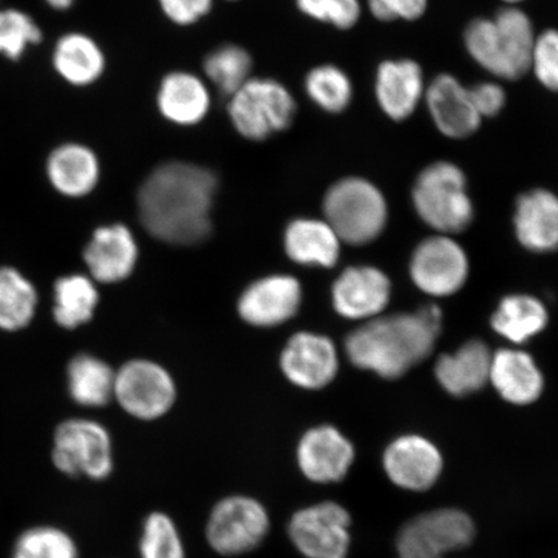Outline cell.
<instances>
[{
	"label": "cell",
	"mask_w": 558,
	"mask_h": 558,
	"mask_svg": "<svg viewBox=\"0 0 558 558\" xmlns=\"http://www.w3.org/2000/svg\"><path fill=\"white\" fill-rule=\"evenodd\" d=\"M302 299V284L295 277L268 276L257 279L243 291L239 300V313L248 325L275 327L295 316Z\"/></svg>",
	"instance_id": "cell-16"
},
{
	"label": "cell",
	"mask_w": 558,
	"mask_h": 558,
	"mask_svg": "<svg viewBox=\"0 0 558 558\" xmlns=\"http://www.w3.org/2000/svg\"><path fill=\"white\" fill-rule=\"evenodd\" d=\"M441 330L442 312L435 304L379 316L348 335L347 357L355 367L383 379H399L429 357Z\"/></svg>",
	"instance_id": "cell-2"
},
{
	"label": "cell",
	"mask_w": 558,
	"mask_h": 558,
	"mask_svg": "<svg viewBox=\"0 0 558 558\" xmlns=\"http://www.w3.org/2000/svg\"><path fill=\"white\" fill-rule=\"evenodd\" d=\"M211 104L206 82L194 73L177 70L166 74L159 83L158 111L173 124L183 128L199 124L208 116Z\"/></svg>",
	"instance_id": "cell-23"
},
{
	"label": "cell",
	"mask_w": 558,
	"mask_h": 558,
	"mask_svg": "<svg viewBox=\"0 0 558 558\" xmlns=\"http://www.w3.org/2000/svg\"><path fill=\"white\" fill-rule=\"evenodd\" d=\"M515 239L534 254H550L558 250V195L536 187L522 193L513 213Z\"/></svg>",
	"instance_id": "cell-20"
},
{
	"label": "cell",
	"mask_w": 558,
	"mask_h": 558,
	"mask_svg": "<svg viewBox=\"0 0 558 558\" xmlns=\"http://www.w3.org/2000/svg\"><path fill=\"white\" fill-rule=\"evenodd\" d=\"M105 54L86 34L70 33L56 45L53 65L70 85H93L105 72Z\"/></svg>",
	"instance_id": "cell-28"
},
{
	"label": "cell",
	"mask_w": 558,
	"mask_h": 558,
	"mask_svg": "<svg viewBox=\"0 0 558 558\" xmlns=\"http://www.w3.org/2000/svg\"><path fill=\"white\" fill-rule=\"evenodd\" d=\"M291 90L271 78H251L229 96L228 114L239 134L251 142H264L291 128L296 117Z\"/></svg>",
	"instance_id": "cell-6"
},
{
	"label": "cell",
	"mask_w": 558,
	"mask_h": 558,
	"mask_svg": "<svg viewBox=\"0 0 558 558\" xmlns=\"http://www.w3.org/2000/svg\"><path fill=\"white\" fill-rule=\"evenodd\" d=\"M332 305L347 319L369 320L381 316L392 298L389 277L373 265H354L341 271L332 284Z\"/></svg>",
	"instance_id": "cell-14"
},
{
	"label": "cell",
	"mask_w": 558,
	"mask_h": 558,
	"mask_svg": "<svg viewBox=\"0 0 558 558\" xmlns=\"http://www.w3.org/2000/svg\"><path fill=\"white\" fill-rule=\"evenodd\" d=\"M530 72L542 86L558 93V31L547 29L536 35Z\"/></svg>",
	"instance_id": "cell-38"
},
{
	"label": "cell",
	"mask_w": 558,
	"mask_h": 558,
	"mask_svg": "<svg viewBox=\"0 0 558 558\" xmlns=\"http://www.w3.org/2000/svg\"><path fill=\"white\" fill-rule=\"evenodd\" d=\"M341 241L326 220L296 219L284 232L286 254L305 267L332 268L340 257Z\"/></svg>",
	"instance_id": "cell-26"
},
{
	"label": "cell",
	"mask_w": 558,
	"mask_h": 558,
	"mask_svg": "<svg viewBox=\"0 0 558 558\" xmlns=\"http://www.w3.org/2000/svg\"><path fill=\"white\" fill-rule=\"evenodd\" d=\"M427 3L428 0H367L368 11L383 23L421 19L427 11Z\"/></svg>",
	"instance_id": "cell-39"
},
{
	"label": "cell",
	"mask_w": 558,
	"mask_h": 558,
	"mask_svg": "<svg viewBox=\"0 0 558 558\" xmlns=\"http://www.w3.org/2000/svg\"><path fill=\"white\" fill-rule=\"evenodd\" d=\"M432 121L446 137L462 140L476 134L483 118L471 99L470 89L451 74L438 75L425 88Z\"/></svg>",
	"instance_id": "cell-18"
},
{
	"label": "cell",
	"mask_w": 558,
	"mask_h": 558,
	"mask_svg": "<svg viewBox=\"0 0 558 558\" xmlns=\"http://www.w3.org/2000/svg\"><path fill=\"white\" fill-rule=\"evenodd\" d=\"M47 178L61 195L86 197L99 183L100 162L86 145L64 144L48 157Z\"/></svg>",
	"instance_id": "cell-25"
},
{
	"label": "cell",
	"mask_w": 558,
	"mask_h": 558,
	"mask_svg": "<svg viewBox=\"0 0 558 558\" xmlns=\"http://www.w3.org/2000/svg\"><path fill=\"white\" fill-rule=\"evenodd\" d=\"M488 383L501 399L518 407L538 401L544 389V376L533 355L518 348L493 353Z\"/></svg>",
	"instance_id": "cell-22"
},
{
	"label": "cell",
	"mask_w": 558,
	"mask_h": 558,
	"mask_svg": "<svg viewBox=\"0 0 558 558\" xmlns=\"http://www.w3.org/2000/svg\"><path fill=\"white\" fill-rule=\"evenodd\" d=\"M41 32L23 11L0 10V53L19 60L26 48L39 44Z\"/></svg>",
	"instance_id": "cell-36"
},
{
	"label": "cell",
	"mask_w": 558,
	"mask_h": 558,
	"mask_svg": "<svg viewBox=\"0 0 558 558\" xmlns=\"http://www.w3.org/2000/svg\"><path fill=\"white\" fill-rule=\"evenodd\" d=\"M12 558H80V553L65 530L35 526L19 536Z\"/></svg>",
	"instance_id": "cell-34"
},
{
	"label": "cell",
	"mask_w": 558,
	"mask_h": 558,
	"mask_svg": "<svg viewBox=\"0 0 558 558\" xmlns=\"http://www.w3.org/2000/svg\"><path fill=\"white\" fill-rule=\"evenodd\" d=\"M375 95L384 114L390 120H408L425 95L421 65L409 59L381 62L376 72Z\"/></svg>",
	"instance_id": "cell-21"
},
{
	"label": "cell",
	"mask_w": 558,
	"mask_h": 558,
	"mask_svg": "<svg viewBox=\"0 0 558 558\" xmlns=\"http://www.w3.org/2000/svg\"><path fill=\"white\" fill-rule=\"evenodd\" d=\"M351 514L333 501L299 509L288 525L289 538L305 558H347Z\"/></svg>",
	"instance_id": "cell-12"
},
{
	"label": "cell",
	"mask_w": 558,
	"mask_h": 558,
	"mask_svg": "<svg viewBox=\"0 0 558 558\" xmlns=\"http://www.w3.org/2000/svg\"><path fill=\"white\" fill-rule=\"evenodd\" d=\"M300 12L319 23L348 31L361 17L360 0H295Z\"/></svg>",
	"instance_id": "cell-37"
},
{
	"label": "cell",
	"mask_w": 558,
	"mask_h": 558,
	"mask_svg": "<svg viewBox=\"0 0 558 558\" xmlns=\"http://www.w3.org/2000/svg\"><path fill=\"white\" fill-rule=\"evenodd\" d=\"M324 214L340 241L352 246L378 240L389 218L387 199L379 187L357 177L341 179L329 187Z\"/></svg>",
	"instance_id": "cell-5"
},
{
	"label": "cell",
	"mask_w": 558,
	"mask_h": 558,
	"mask_svg": "<svg viewBox=\"0 0 558 558\" xmlns=\"http://www.w3.org/2000/svg\"><path fill=\"white\" fill-rule=\"evenodd\" d=\"M493 353L483 340L472 339L436 362V379L453 397L478 392L488 383Z\"/></svg>",
	"instance_id": "cell-24"
},
{
	"label": "cell",
	"mask_w": 558,
	"mask_h": 558,
	"mask_svg": "<svg viewBox=\"0 0 558 558\" xmlns=\"http://www.w3.org/2000/svg\"><path fill=\"white\" fill-rule=\"evenodd\" d=\"M474 539L469 514L453 508L436 509L411 519L397 535L399 558H449Z\"/></svg>",
	"instance_id": "cell-9"
},
{
	"label": "cell",
	"mask_w": 558,
	"mask_h": 558,
	"mask_svg": "<svg viewBox=\"0 0 558 558\" xmlns=\"http://www.w3.org/2000/svg\"><path fill=\"white\" fill-rule=\"evenodd\" d=\"M384 471L396 486L410 492H425L437 483L442 472L441 452L429 439L402 436L384 452Z\"/></svg>",
	"instance_id": "cell-17"
},
{
	"label": "cell",
	"mask_w": 558,
	"mask_h": 558,
	"mask_svg": "<svg viewBox=\"0 0 558 558\" xmlns=\"http://www.w3.org/2000/svg\"><path fill=\"white\" fill-rule=\"evenodd\" d=\"M536 35L526 13L509 5L492 19L473 20L464 32V45L486 72L515 81L530 72Z\"/></svg>",
	"instance_id": "cell-3"
},
{
	"label": "cell",
	"mask_w": 558,
	"mask_h": 558,
	"mask_svg": "<svg viewBox=\"0 0 558 558\" xmlns=\"http://www.w3.org/2000/svg\"><path fill=\"white\" fill-rule=\"evenodd\" d=\"M411 198L418 218L437 234L462 233L474 219L465 173L448 160H438L417 174Z\"/></svg>",
	"instance_id": "cell-4"
},
{
	"label": "cell",
	"mask_w": 558,
	"mask_h": 558,
	"mask_svg": "<svg viewBox=\"0 0 558 558\" xmlns=\"http://www.w3.org/2000/svg\"><path fill=\"white\" fill-rule=\"evenodd\" d=\"M218 179L205 167L172 160L157 167L137 194L140 221L159 241L199 243L211 230Z\"/></svg>",
	"instance_id": "cell-1"
},
{
	"label": "cell",
	"mask_w": 558,
	"mask_h": 558,
	"mask_svg": "<svg viewBox=\"0 0 558 558\" xmlns=\"http://www.w3.org/2000/svg\"><path fill=\"white\" fill-rule=\"evenodd\" d=\"M306 96L327 113L339 114L351 105L353 85L344 70L331 64L318 65L305 76Z\"/></svg>",
	"instance_id": "cell-33"
},
{
	"label": "cell",
	"mask_w": 558,
	"mask_h": 558,
	"mask_svg": "<svg viewBox=\"0 0 558 558\" xmlns=\"http://www.w3.org/2000/svg\"><path fill=\"white\" fill-rule=\"evenodd\" d=\"M99 299L93 278L83 275L60 277L53 286L54 323L62 329H78L94 318Z\"/></svg>",
	"instance_id": "cell-30"
},
{
	"label": "cell",
	"mask_w": 558,
	"mask_h": 558,
	"mask_svg": "<svg viewBox=\"0 0 558 558\" xmlns=\"http://www.w3.org/2000/svg\"><path fill=\"white\" fill-rule=\"evenodd\" d=\"M549 323L547 306L529 294H511L500 300L490 318L495 333L520 345L538 337Z\"/></svg>",
	"instance_id": "cell-27"
},
{
	"label": "cell",
	"mask_w": 558,
	"mask_h": 558,
	"mask_svg": "<svg viewBox=\"0 0 558 558\" xmlns=\"http://www.w3.org/2000/svg\"><path fill=\"white\" fill-rule=\"evenodd\" d=\"M163 15L174 25L191 26L211 12L214 0H158Z\"/></svg>",
	"instance_id": "cell-40"
},
{
	"label": "cell",
	"mask_w": 558,
	"mask_h": 558,
	"mask_svg": "<svg viewBox=\"0 0 558 558\" xmlns=\"http://www.w3.org/2000/svg\"><path fill=\"white\" fill-rule=\"evenodd\" d=\"M281 368L294 386L306 390L323 389L338 375V349L324 335L298 332L282 351Z\"/></svg>",
	"instance_id": "cell-15"
},
{
	"label": "cell",
	"mask_w": 558,
	"mask_h": 558,
	"mask_svg": "<svg viewBox=\"0 0 558 558\" xmlns=\"http://www.w3.org/2000/svg\"><path fill=\"white\" fill-rule=\"evenodd\" d=\"M474 108L481 118L498 116L505 108L507 95L504 87L495 82H481L478 85L469 87Z\"/></svg>",
	"instance_id": "cell-41"
},
{
	"label": "cell",
	"mask_w": 558,
	"mask_h": 558,
	"mask_svg": "<svg viewBox=\"0 0 558 558\" xmlns=\"http://www.w3.org/2000/svg\"><path fill=\"white\" fill-rule=\"evenodd\" d=\"M269 530V513L259 500L247 495H230L209 513L206 541L220 556H241L259 547Z\"/></svg>",
	"instance_id": "cell-8"
},
{
	"label": "cell",
	"mask_w": 558,
	"mask_h": 558,
	"mask_svg": "<svg viewBox=\"0 0 558 558\" xmlns=\"http://www.w3.org/2000/svg\"><path fill=\"white\" fill-rule=\"evenodd\" d=\"M354 446L333 425H317L305 432L296 448V462L313 484L340 483L354 462Z\"/></svg>",
	"instance_id": "cell-13"
},
{
	"label": "cell",
	"mask_w": 558,
	"mask_h": 558,
	"mask_svg": "<svg viewBox=\"0 0 558 558\" xmlns=\"http://www.w3.org/2000/svg\"><path fill=\"white\" fill-rule=\"evenodd\" d=\"M116 373L107 362L89 354L76 355L68 366V390L83 408H104L114 397Z\"/></svg>",
	"instance_id": "cell-29"
},
{
	"label": "cell",
	"mask_w": 558,
	"mask_h": 558,
	"mask_svg": "<svg viewBox=\"0 0 558 558\" xmlns=\"http://www.w3.org/2000/svg\"><path fill=\"white\" fill-rule=\"evenodd\" d=\"M254 61L246 48L222 45L206 56L204 72L221 94L233 95L251 78Z\"/></svg>",
	"instance_id": "cell-32"
},
{
	"label": "cell",
	"mask_w": 558,
	"mask_h": 558,
	"mask_svg": "<svg viewBox=\"0 0 558 558\" xmlns=\"http://www.w3.org/2000/svg\"><path fill=\"white\" fill-rule=\"evenodd\" d=\"M177 386L166 368L156 362L134 360L116 373L114 399L138 421L165 416L177 401Z\"/></svg>",
	"instance_id": "cell-11"
},
{
	"label": "cell",
	"mask_w": 558,
	"mask_h": 558,
	"mask_svg": "<svg viewBox=\"0 0 558 558\" xmlns=\"http://www.w3.org/2000/svg\"><path fill=\"white\" fill-rule=\"evenodd\" d=\"M38 292L16 268H0V330L15 332L33 323Z\"/></svg>",
	"instance_id": "cell-31"
},
{
	"label": "cell",
	"mask_w": 558,
	"mask_h": 558,
	"mask_svg": "<svg viewBox=\"0 0 558 558\" xmlns=\"http://www.w3.org/2000/svg\"><path fill=\"white\" fill-rule=\"evenodd\" d=\"M138 550L140 558H186L177 523L163 512H153L145 519Z\"/></svg>",
	"instance_id": "cell-35"
},
{
	"label": "cell",
	"mask_w": 558,
	"mask_h": 558,
	"mask_svg": "<svg viewBox=\"0 0 558 558\" xmlns=\"http://www.w3.org/2000/svg\"><path fill=\"white\" fill-rule=\"evenodd\" d=\"M137 257L135 236L124 225L97 228L83 251L90 278L101 283H117L129 278Z\"/></svg>",
	"instance_id": "cell-19"
},
{
	"label": "cell",
	"mask_w": 558,
	"mask_h": 558,
	"mask_svg": "<svg viewBox=\"0 0 558 558\" xmlns=\"http://www.w3.org/2000/svg\"><path fill=\"white\" fill-rule=\"evenodd\" d=\"M46 2L53 7V9L62 11L70 9L75 0H46Z\"/></svg>",
	"instance_id": "cell-42"
},
{
	"label": "cell",
	"mask_w": 558,
	"mask_h": 558,
	"mask_svg": "<svg viewBox=\"0 0 558 558\" xmlns=\"http://www.w3.org/2000/svg\"><path fill=\"white\" fill-rule=\"evenodd\" d=\"M505 2H506V3H508V4L513 5V4H515V3H520V2H522V0H505Z\"/></svg>",
	"instance_id": "cell-43"
},
{
	"label": "cell",
	"mask_w": 558,
	"mask_h": 558,
	"mask_svg": "<svg viewBox=\"0 0 558 558\" xmlns=\"http://www.w3.org/2000/svg\"><path fill=\"white\" fill-rule=\"evenodd\" d=\"M52 463L69 477L107 480L114 470L113 441L102 424L90 418H69L53 435Z\"/></svg>",
	"instance_id": "cell-7"
},
{
	"label": "cell",
	"mask_w": 558,
	"mask_h": 558,
	"mask_svg": "<svg viewBox=\"0 0 558 558\" xmlns=\"http://www.w3.org/2000/svg\"><path fill=\"white\" fill-rule=\"evenodd\" d=\"M409 274L423 294L432 298L452 296L464 288L469 279V256L451 235H432L414 248Z\"/></svg>",
	"instance_id": "cell-10"
}]
</instances>
